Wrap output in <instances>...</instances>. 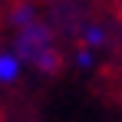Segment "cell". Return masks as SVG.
<instances>
[{"label":"cell","instance_id":"1","mask_svg":"<svg viewBox=\"0 0 122 122\" xmlns=\"http://www.w3.org/2000/svg\"><path fill=\"white\" fill-rule=\"evenodd\" d=\"M17 56H20L23 63L43 66L46 73L56 69V53H53L50 36H46V30H43L40 23H30V26L20 30V36H17Z\"/></svg>","mask_w":122,"mask_h":122},{"label":"cell","instance_id":"2","mask_svg":"<svg viewBox=\"0 0 122 122\" xmlns=\"http://www.w3.org/2000/svg\"><path fill=\"white\" fill-rule=\"evenodd\" d=\"M20 63L23 60L17 56V53H0V82H3V86L20 76Z\"/></svg>","mask_w":122,"mask_h":122},{"label":"cell","instance_id":"3","mask_svg":"<svg viewBox=\"0 0 122 122\" xmlns=\"http://www.w3.org/2000/svg\"><path fill=\"white\" fill-rule=\"evenodd\" d=\"M86 43H89V46H99V43H102V33H99V30H89V33H86Z\"/></svg>","mask_w":122,"mask_h":122}]
</instances>
